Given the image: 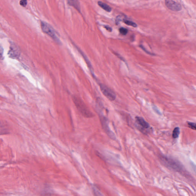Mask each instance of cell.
I'll return each instance as SVG.
<instances>
[{
	"mask_svg": "<svg viewBox=\"0 0 196 196\" xmlns=\"http://www.w3.org/2000/svg\"><path fill=\"white\" fill-rule=\"evenodd\" d=\"M180 131L179 128L176 127L174 128L173 131L172 137L174 138H177L179 137V135Z\"/></svg>",
	"mask_w": 196,
	"mask_h": 196,
	"instance_id": "12",
	"label": "cell"
},
{
	"mask_svg": "<svg viewBox=\"0 0 196 196\" xmlns=\"http://www.w3.org/2000/svg\"><path fill=\"white\" fill-rule=\"evenodd\" d=\"M78 50H79V52L81 53V55H82V56L84 58V59H85V61H86V63H87V65H88V67H89V68L90 69V70H91V72H92V65H91V63H90V61H89V59H88V58H87L86 56V55H84V53H83L82 51H81L80 50V49H78Z\"/></svg>",
	"mask_w": 196,
	"mask_h": 196,
	"instance_id": "11",
	"label": "cell"
},
{
	"mask_svg": "<svg viewBox=\"0 0 196 196\" xmlns=\"http://www.w3.org/2000/svg\"><path fill=\"white\" fill-rule=\"evenodd\" d=\"M191 166H192V168L193 171L196 173V165L192 163L191 164Z\"/></svg>",
	"mask_w": 196,
	"mask_h": 196,
	"instance_id": "20",
	"label": "cell"
},
{
	"mask_svg": "<svg viewBox=\"0 0 196 196\" xmlns=\"http://www.w3.org/2000/svg\"><path fill=\"white\" fill-rule=\"evenodd\" d=\"M165 4L169 9L173 11H179L182 9L181 5L173 0H166Z\"/></svg>",
	"mask_w": 196,
	"mask_h": 196,
	"instance_id": "8",
	"label": "cell"
},
{
	"mask_svg": "<svg viewBox=\"0 0 196 196\" xmlns=\"http://www.w3.org/2000/svg\"><path fill=\"white\" fill-rule=\"evenodd\" d=\"M119 32L121 34H122V35H125L127 34L128 30L127 29L125 28L121 27L119 29Z\"/></svg>",
	"mask_w": 196,
	"mask_h": 196,
	"instance_id": "14",
	"label": "cell"
},
{
	"mask_svg": "<svg viewBox=\"0 0 196 196\" xmlns=\"http://www.w3.org/2000/svg\"><path fill=\"white\" fill-rule=\"evenodd\" d=\"M108 31L110 32H111L112 31V28H111L110 27L108 26H105L104 27Z\"/></svg>",
	"mask_w": 196,
	"mask_h": 196,
	"instance_id": "19",
	"label": "cell"
},
{
	"mask_svg": "<svg viewBox=\"0 0 196 196\" xmlns=\"http://www.w3.org/2000/svg\"><path fill=\"white\" fill-rule=\"evenodd\" d=\"M20 4L22 7H26L27 4V0H21Z\"/></svg>",
	"mask_w": 196,
	"mask_h": 196,
	"instance_id": "16",
	"label": "cell"
},
{
	"mask_svg": "<svg viewBox=\"0 0 196 196\" xmlns=\"http://www.w3.org/2000/svg\"><path fill=\"white\" fill-rule=\"evenodd\" d=\"M140 47H141V48L142 49H143V50H144L146 52V53H148V54H150V55H152V54H151V53H150V52H149L148 51H147V50H146V49H145V48H144V47H143V46L142 45H140Z\"/></svg>",
	"mask_w": 196,
	"mask_h": 196,
	"instance_id": "18",
	"label": "cell"
},
{
	"mask_svg": "<svg viewBox=\"0 0 196 196\" xmlns=\"http://www.w3.org/2000/svg\"><path fill=\"white\" fill-rule=\"evenodd\" d=\"M136 126L139 130L145 135H147L150 130V126L143 118L140 117H136Z\"/></svg>",
	"mask_w": 196,
	"mask_h": 196,
	"instance_id": "3",
	"label": "cell"
},
{
	"mask_svg": "<svg viewBox=\"0 0 196 196\" xmlns=\"http://www.w3.org/2000/svg\"><path fill=\"white\" fill-rule=\"evenodd\" d=\"M160 159L163 165L169 168H171L177 170H179L181 169L180 165L173 159L164 156H161Z\"/></svg>",
	"mask_w": 196,
	"mask_h": 196,
	"instance_id": "4",
	"label": "cell"
},
{
	"mask_svg": "<svg viewBox=\"0 0 196 196\" xmlns=\"http://www.w3.org/2000/svg\"><path fill=\"white\" fill-rule=\"evenodd\" d=\"M98 5L100 7L103 8L105 11H106L107 12H110L111 11V8L107 4L102 2L99 1L98 3Z\"/></svg>",
	"mask_w": 196,
	"mask_h": 196,
	"instance_id": "10",
	"label": "cell"
},
{
	"mask_svg": "<svg viewBox=\"0 0 196 196\" xmlns=\"http://www.w3.org/2000/svg\"><path fill=\"white\" fill-rule=\"evenodd\" d=\"M41 27L43 32L50 36L54 41L58 44H61V42L53 28L49 24L44 21L41 22Z\"/></svg>",
	"mask_w": 196,
	"mask_h": 196,
	"instance_id": "2",
	"label": "cell"
},
{
	"mask_svg": "<svg viewBox=\"0 0 196 196\" xmlns=\"http://www.w3.org/2000/svg\"><path fill=\"white\" fill-rule=\"evenodd\" d=\"M189 127L193 130H196V123H188Z\"/></svg>",
	"mask_w": 196,
	"mask_h": 196,
	"instance_id": "15",
	"label": "cell"
},
{
	"mask_svg": "<svg viewBox=\"0 0 196 196\" xmlns=\"http://www.w3.org/2000/svg\"><path fill=\"white\" fill-rule=\"evenodd\" d=\"M72 99L76 107L84 117L90 118L94 117L92 112L80 98L76 96H74Z\"/></svg>",
	"mask_w": 196,
	"mask_h": 196,
	"instance_id": "1",
	"label": "cell"
},
{
	"mask_svg": "<svg viewBox=\"0 0 196 196\" xmlns=\"http://www.w3.org/2000/svg\"><path fill=\"white\" fill-rule=\"evenodd\" d=\"M123 21L124 22L125 24H126L127 25L132 26V27H137V24L129 20H127V19H123Z\"/></svg>",
	"mask_w": 196,
	"mask_h": 196,
	"instance_id": "13",
	"label": "cell"
},
{
	"mask_svg": "<svg viewBox=\"0 0 196 196\" xmlns=\"http://www.w3.org/2000/svg\"><path fill=\"white\" fill-rule=\"evenodd\" d=\"M67 1L70 5L74 7L79 11H80L79 3L78 0H67Z\"/></svg>",
	"mask_w": 196,
	"mask_h": 196,
	"instance_id": "9",
	"label": "cell"
},
{
	"mask_svg": "<svg viewBox=\"0 0 196 196\" xmlns=\"http://www.w3.org/2000/svg\"><path fill=\"white\" fill-rule=\"evenodd\" d=\"M94 193L96 195H102V194H101L100 192L98 191L97 188L94 189Z\"/></svg>",
	"mask_w": 196,
	"mask_h": 196,
	"instance_id": "17",
	"label": "cell"
},
{
	"mask_svg": "<svg viewBox=\"0 0 196 196\" xmlns=\"http://www.w3.org/2000/svg\"><path fill=\"white\" fill-rule=\"evenodd\" d=\"M99 86L101 91L104 96L108 100L113 101L116 99V95L115 93L110 88L102 84H100Z\"/></svg>",
	"mask_w": 196,
	"mask_h": 196,
	"instance_id": "5",
	"label": "cell"
},
{
	"mask_svg": "<svg viewBox=\"0 0 196 196\" xmlns=\"http://www.w3.org/2000/svg\"><path fill=\"white\" fill-rule=\"evenodd\" d=\"M100 121L102 127V128L106 132V134L112 139H115V137L113 132L110 129L108 124V121L105 117L102 115H100Z\"/></svg>",
	"mask_w": 196,
	"mask_h": 196,
	"instance_id": "6",
	"label": "cell"
},
{
	"mask_svg": "<svg viewBox=\"0 0 196 196\" xmlns=\"http://www.w3.org/2000/svg\"><path fill=\"white\" fill-rule=\"evenodd\" d=\"M9 57L11 58L18 59L20 55V51L17 46L14 43H12L8 51Z\"/></svg>",
	"mask_w": 196,
	"mask_h": 196,
	"instance_id": "7",
	"label": "cell"
}]
</instances>
